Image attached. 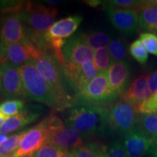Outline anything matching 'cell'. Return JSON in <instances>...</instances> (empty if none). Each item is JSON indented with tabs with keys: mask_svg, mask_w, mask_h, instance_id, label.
<instances>
[{
	"mask_svg": "<svg viewBox=\"0 0 157 157\" xmlns=\"http://www.w3.org/2000/svg\"><path fill=\"white\" fill-rule=\"evenodd\" d=\"M140 114H148L157 112V90L148 99L135 107Z\"/></svg>",
	"mask_w": 157,
	"mask_h": 157,
	"instance_id": "4dcf8cb0",
	"label": "cell"
},
{
	"mask_svg": "<svg viewBox=\"0 0 157 157\" xmlns=\"http://www.w3.org/2000/svg\"><path fill=\"white\" fill-rule=\"evenodd\" d=\"M93 62L100 73L106 72L113 63L107 48H100L94 52Z\"/></svg>",
	"mask_w": 157,
	"mask_h": 157,
	"instance_id": "d4e9b609",
	"label": "cell"
},
{
	"mask_svg": "<svg viewBox=\"0 0 157 157\" xmlns=\"http://www.w3.org/2000/svg\"><path fill=\"white\" fill-rule=\"evenodd\" d=\"M44 52L26 39L23 42L16 43L5 47V62H9L16 66L30 62L39 58Z\"/></svg>",
	"mask_w": 157,
	"mask_h": 157,
	"instance_id": "4fadbf2b",
	"label": "cell"
},
{
	"mask_svg": "<svg viewBox=\"0 0 157 157\" xmlns=\"http://www.w3.org/2000/svg\"><path fill=\"white\" fill-rule=\"evenodd\" d=\"M69 152H66L50 143H46L30 157H63Z\"/></svg>",
	"mask_w": 157,
	"mask_h": 157,
	"instance_id": "83f0119b",
	"label": "cell"
},
{
	"mask_svg": "<svg viewBox=\"0 0 157 157\" xmlns=\"http://www.w3.org/2000/svg\"><path fill=\"white\" fill-rule=\"evenodd\" d=\"M60 66L65 78L78 93L100 74L93 60L78 66L71 64L65 60Z\"/></svg>",
	"mask_w": 157,
	"mask_h": 157,
	"instance_id": "ba28073f",
	"label": "cell"
},
{
	"mask_svg": "<svg viewBox=\"0 0 157 157\" xmlns=\"http://www.w3.org/2000/svg\"><path fill=\"white\" fill-rule=\"evenodd\" d=\"M108 50L113 63L124 62L127 58V48L121 39H113L110 42Z\"/></svg>",
	"mask_w": 157,
	"mask_h": 157,
	"instance_id": "603a6c76",
	"label": "cell"
},
{
	"mask_svg": "<svg viewBox=\"0 0 157 157\" xmlns=\"http://www.w3.org/2000/svg\"><path fill=\"white\" fill-rule=\"evenodd\" d=\"M82 21L80 15H71L59 20L44 34L45 40L49 44V50L53 53L58 60L63 58L62 48L66 39L75 32Z\"/></svg>",
	"mask_w": 157,
	"mask_h": 157,
	"instance_id": "5b68a950",
	"label": "cell"
},
{
	"mask_svg": "<svg viewBox=\"0 0 157 157\" xmlns=\"http://www.w3.org/2000/svg\"><path fill=\"white\" fill-rule=\"evenodd\" d=\"M2 72V92L6 98L25 96L22 78L18 66L5 62L0 65Z\"/></svg>",
	"mask_w": 157,
	"mask_h": 157,
	"instance_id": "7c38bea8",
	"label": "cell"
},
{
	"mask_svg": "<svg viewBox=\"0 0 157 157\" xmlns=\"http://www.w3.org/2000/svg\"><path fill=\"white\" fill-rule=\"evenodd\" d=\"M148 85L152 95L157 90V71L148 74Z\"/></svg>",
	"mask_w": 157,
	"mask_h": 157,
	"instance_id": "836d02e7",
	"label": "cell"
},
{
	"mask_svg": "<svg viewBox=\"0 0 157 157\" xmlns=\"http://www.w3.org/2000/svg\"><path fill=\"white\" fill-rule=\"evenodd\" d=\"M82 35L86 44L93 50L106 48L111 42L109 35L102 31H93Z\"/></svg>",
	"mask_w": 157,
	"mask_h": 157,
	"instance_id": "7402d4cb",
	"label": "cell"
},
{
	"mask_svg": "<svg viewBox=\"0 0 157 157\" xmlns=\"http://www.w3.org/2000/svg\"><path fill=\"white\" fill-rule=\"evenodd\" d=\"M66 122L82 137L100 134L108 126V111L94 103L78 105L70 110Z\"/></svg>",
	"mask_w": 157,
	"mask_h": 157,
	"instance_id": "6da1fadb",
	"label": "cell"
},
{
	"mask_svg": "<svg viewBox=\"0 0 157 157\" xmlns=\"http://www.w3.org/2000/svg\"><path fill=\"white\" fill-rule=\"evenodd\" d=\"M27 131H23L10 136L5 143L0 146V157H9L19 146Z\"/></svg>",
	"mask_w": 157,
	"mask_h": 157,
	"instance_id": "484cf974",
	"label": "cell"
},
{
	"mask_svg": "<svg viewBox=\"0 0 157 157\" xmlns=\"http://www.w3.org/2000/svg\"><path fill=\"white\" fill-rule=\"evenodd\" d=\"M103 157H105V155H104V156H103Z\"/></svg>",
	"mask_w": 157,
	"mask_h": 157,
	"instance_id": "7bdbcfd3",
	"label": "cell"
},
{
	"mask_svg": "<svg viewBox=\"0 0 157 157\" xmlns=\"http://www.w3.org/2000/svg\"><path fill=\"white\" fill-rule=\"evenodd\" d=\"M140 1L136 0H111L103 2L105 10H133L136 11Z\"/></svg>",
	"mask_w": 157,
	"mask_h": 157,
	"instance_id": "f1b7e54d",
	"label": "cell"
},
{
	"mask_svg": "<svg viewBox=\"0 0 157 157\" xmlns=\"http://www.w3.org/2000/svg\"><path fill=\"white\" fill-rule=\"evenodd\" d=\"M104 151L94 143H87L78 147L71 151L72 157H103L105 155Z\"/></svg>",
	"mask_w": 157,
	"mask_h": 157,
	"instance_id": "cb8c5ba5",
	"label": "cell"
},
{
	"mask_svg": "<svg viewBox=\"0 0 157 157\" xmlns=\"http://www.w3.org/2000/svg\"><path fill=\"white\" fill-rule=\"evenodd\" d=\"M24 103L18 99H12L0 103V111L7 118L24 111Z\"/></svg>",
	"mask_w": 157,
	"mask_h": 157,
	"instance_id": "4316f807",
	"label": "cell"
},
{
	"mask_svg": "<svg viewBox=\"0 0 157 157\" xmlns=\"http://www.w3.org/2000/svg\"><path fill=\"white\" fill-rule=\"evenodd\" d=\"M0 37L5 46L26 40V28L19 12L6 13L0 24Z\"/></svg>",
	"mask_w": 157,
	"mask_h": 157,
	"instance_id": "9c48e42d",
	"label": "cell"
},
{
	"mask_svg": "<svg viewBox=\"0 0 157 157\" xmlns=\"http://www.w3.org/2000/svg\"><path fill=\"white\" fill-rule=\"evenodd\" d=\"M148 157H157V141L154 140L153 144L148 153Z\"/></svg>",
	"mask_w": 157,
	"mask_h": 157,
	"instance_id": "d590c367",
	"label": "cell"
},
{
	"mask_svg": "<svg viewBox=\"0 0 157 157\" xmlns=\"http://www.w3.org/2000/svg\"><path fill=\"white\" fill-rule=\"evenodd\" d=\"M105 157H128L124 146L120 141H116L105 150Z\"/></svg>",
	"mask_w": 157,
	"mask_h": 157,
	"instance_id": "d6a6232c",
	"label": "cell"
},
{
	"mask_svg": "<svg viewBox=\"0 0 157 157\" xmlns=\"http://www.w3.org/2000/svg\"><path fill=\"white\" fill-rule=\"evenodd\" d=\"M5 45L4 44L1 37H0V65L5 62Z\"/></svg>",
	"mask_w": 157,
	"mask_h": 157,
	"instance_id": "e575fe53",
	"label": "cell"
},
{
	"mask_svg": "<svg viewBox=\"0 0 157 157\" xmlns=\"http://www.w3.org/2000/svg\"><path fill=\"white\" fill-rule=\"evenodd\" d=\"M2 91V72L1 68H0V92Z\"/></svg>",
	"mask_w": 157,
	"mask_h": 157,
	"instance_id": "60d3db41",
	"label": "cell"
},
{
	"mask_svg": "<svg viewBox=\"0 0 157 157\" xmlns=\"http://www.w3.org/2000/svg\"><path fill=\"white\" fill-rule=\"evenodd\" d=\"M19 13L27 30L37 34H44L54 24L58 10L39 3L24 2Z\"/></svg>",
	"mask_w": 157,
	"mask_h": 157,
	"instance_id": "277c9868",
	"label": "cell"
},
{
	"mask_svg": "<svg viewBox=\"0 0 157 157\" xmlns=\"http://www.w3.org/2000/svg\"><path fill=\"white\" fill-rule=\"evenodd\" d=\"M48 117L29 129L19 146L9 157H30L48 142L51 133Z\"/></svg>",
	"mask_w": 157,
	"mask_h": 157,
	"instance_id": "52a82bcc",
	"label": "cell"
},
{
	"mask_svg": "<svg viewBox=\"0 0 157 157\" xmlns=\"http://www.w3.org/2000/svg\"><path fill=\"white\" fill-rule=\"evenodd\" d=\"M148 74H143L137 78L123 96V101L137 106L151 95L148 85Z\"/></svg>",
	"mask_w": 157,
	"mask_h": 157,
	"instance_id": "d6986e66",
	"label": "cell"
},
{
	"mask_svg": "<svg viewBox=\"0 0 157 157\" xmlns=\"http://www.w3.org/2000/svg\"><path fill=\"white\" fill-rule=\"evenodd\" d=\"M137 129L153 140L157 139V112L140 114L137 121Z\"/></svg>",
	"mask_w": 157,
	"mask_h": 157,
	"instance_id": "44dd1931",
	"label": "cell"
},
{
	"mask_svg": "<svg viewBox=\"0 0 157 157\" xmlns=\"http://www.w3.org/2000/svg\"><path fill=\"white\" fill-rule=\"evenodd\" d=\"M137 11L138 27L157 36V1H140Z\"/></svg>",
	"mask_w": 157,
	"mask_h": 157,
	"instance_id": "ac0fdd59",
	"label": "cell"
},
{
	"mask_svg": "<svg viewBox=\"0 0 157 157\" xmlns=\"http://www.w3.org/2000/svg\"><path fill=\"white\" fill-rule=\"evenodd\" d=\"M113 26L126 35L133 34L138 28V15L133 10H107Z\"/></svg>",
	"mask_w": 157,
	"mask_h": 157,
	"instance_id": "2e32d148",
	"label": "cell"
},
{
	"mask_svg": "<svg viewBox=\"0 0 157 157\" xmlns=\"http://www.w3.org/2000/svg\"><path fill=\"white\" fill-rule=\"evenodd\" d=\"M25 97L46 104L56 110L63 109L56 94L32 62L19 66Z\"/></svg>",
	"mask_w": 157,
	"mask_h": 157,
	"instance_id": "7a4b0ae2",
	"label": "cell"
},
{
	"mask_svg": "<svg viewBox=\"0 0 157 157\" xmlns=\"http://www.w3.org/2000/svg\"><path fill=\"white\" fill-rule=\"evenodd\" d=\"M153 142V139L134 128L124 135V146L128 157H144L148 154Z\"/></svg>",
	"mask_w": 157,
	"mask_h": 157,
	"instance_id": "5bb4252c",
	"label": "cell"
},
{
	"mask_svg": "<svg viewBox=\"0 0 157 157\" xmlns=\"http://www.w3.org/2000/svg\"><path fill=\"white\" fill-rule=\"evenodd\" d=\"M38 117L39 115L36 113L23 111L18 114L8 117L6 119L5 123L0 127V134L7 135L18 130L25 125L36 120Z\"/></svg>",
	"mask_w": 157,
	"mask_h": 157,
	"instance_id": "ffe728a7",
	"label": "cell"
},
{
	"mask_svg": "<svg viewBox=\"0 0 157 157\" xmlns=\"http://www.w3.org/2000/svg\"><path fill=\"white\" fill-rule=\"evenodd\" d=\"M63 157H72V155H71V153L69 152V153H68V154H66L65 156H63Z\"/></svg>",
	"mask_w": 157,
	"mask_h": 157,
	"instance_id": "b9f144b4",
	"label": "cell"
},
{
	"mask_svg": "<svg viewBox=\"0 0 157 157\" xmlns=\"http://www.w3.org/2000/svg\"><path fill=\"white\" fill-rule=\"evenodd\" d=\"M156 141H157V139H156Z\"/></svg>",
	"mask_w": 157,
	"mask_h": 157,
	"instance_id": "ee69618b",
	"label": "cell"
},
{
	"mask_svg": "<svg viewBox=\"0 0 157 157\" xmlns=\"http://www.w3.org/2000/svg\"><path fill=\"white\" fill-rule=\"evenodd\" d=\"M140 40L143 42L149 53L157 56V36L150 33L143 32L140 35Z\"/></svg>",
	"mask_w": 157,
	"mask_h": 157,
	"instance_id": "1f68e13d",
	"label": "cell"
},
{
	"mask_svg": "<svg viewBox=\"0 0 157 157\" xmlns=\"http://www.w3.org/2000/svg\"><path fill=\"white\" fill-rule=\"evenodd\" d=\"M47 143L66 152H71L83 145V137L76 129L68 126L51 132Z\"/></svg>",
	"mask_w": 157,
	"mask_h": 157,
	"instance_id": "9a60e30c",
	"label": "cell"
},
{
	"mask_svg": "<svg viewBox=\"0 0 157 157\" xmlns=\"http://www.w3.org/2000/svg\"><path fill=\"white\" fill-rule=\"evenodd\" d=\"M129 52L138 63L141 64L146 63L148 52L140 39H137L131 44L129 47Z\"/></svg>",
	"mask_w": 157,
	"mask_h": 157,
	"instance_id": "f546056e",
	"label": "cell"
},
{
	"mask_svg": "<svg viewBox=\"0 0 157 157\" xmlns=\"http://www.w3.org/2000/svg\"><path fill=\"white\" fill-rule=\"evenodd\" d=\"M62 53L66 62L75 66L92 61L94 58L93 50L86 44L79 34H74L66 40Z\"/></svg>",
	"mask_w": 157,
	"mask_h": 157,
	"instance_id": "8fae6325",
	"label": "cell"
},
{
	"mask_svg": "<svg viewBox=\"0 0 157 157\" xmlns=\"http://www.w3.org/2000/svg\"><path fill=\"white\" fill-rule=\"evenodd\" d=\"M7 119V117H6V116L4 115L3 113L0 111V127H1L2 125L5 123V121H6V119Z\"/></svg>",
	"mask_w": 157,
	"mask_h": 157,
	"instance_id": "f35d334b",
	"label": "cell"
},
{
	"mask_svg": "<svg viewBox=\"0 0 157 157\" xmlns=\"http://www.w3.org/2000/svg\"><path fill=\"white\" fill-rule=\"evenodd\" d=\"M78 95L84 101L94 104L110 101L116 96L110 88L107 71L98 74L82 88Z\"/></svg>",
	"mask_w": 157,
	"mask_h": 157,
	"instance_id": "30bf717a",
	"label": "cell"
},
{
	"mask_svg": "<svg viewBox=\"0 0 157 157\" xmlns=\"http://www.w3.org/2000/svg\"><path fill=\"white\" fill-rule=\"evenodd\" d=\"M138 119L136 108L124 101L114 103L108 111V126L124 135L135 128Z\"/></svg>",
	"mask_w": 157,
	"mask_h": 157,
	"instance_id": "8992f818",
	"label": "cell"
},
{
	"mask_svg": "<svg viewBox=\"0 0 157 157\" xmlns=\"http://www.w3.org/2000/svg\"><path fill=\"white\" fill-rule=\"evenodd\" d=\"M85 2L87 5L93 7H95L99 5H101V4H103V2L98 1V0H90V1H85Z\"/></svg>",
	"mask_w": 157,
	"mask_h": 157,
	"instance_id": "8d00e7d4",
	"label": "cell"
},
{
	"mask_svg": "<svg viewBox=\"0 0 157 157\" xmlns=\"http://www.w3.org/2000/svg\"><path fill=\"white\" fill-rule=\"evenodd\" d=\"M9 136L7 135H2V134H0V146L2 145L3 143H5L6 141L9 139Z\"/></svg>",
	"mask_w": 157,
	"mask_h": 157,
	"instance_id": "74e56055",
	"label": "cell"
},
{
	"mask_svg": "<svg viewBox=\"0 0 157 157\" xmlns=\"http://www.w3.org/2000/svg\"><path fill=\"white\" fill-rule=\"evenodd\" d=\"M41 75L56 94L63 109L71 105V98L66 90L61 68L52 52L45 51L39 58L31 60Z\"/></svg>",
	"mask_w": 157,
	"mask_h": 157,
	"instance_id": "3957f363",
	"label": "cell"
},
{
	"mask_svg": "<svg viewBox=\"0 0 157 157\" xmlns=\"http://www.w3.org/2000/svg\"><path fill=\"white\" fill-rule=\"evenodd\" d=\"M130 71L126 62L113 63L107 71L109 83L112 93L117 96L124 92L129 80Z\"/></svg>",
	"mask_w": 157,
	"mask_h": 157,
	"instance_id": "e0dca14e",
	"label": "cell"
},
{
	"mask_svg": "<svg viewBox=\"0 0 157 157\" xmlns=\"http://www.w3.org/2000/svg\"><path fill=\"white\" fill-rule=\"evenodd\" d=\"M45 2L53 4V5H59V4H61V1H45Z\"/></svg>",
	"mask_w": 157,
	"mask_h": 157,
	"instance_id": "ab89813d",
	"label": "cell"
}]
</instances>
